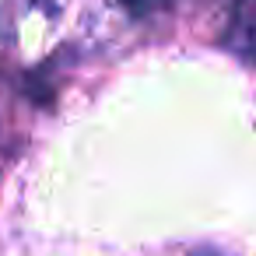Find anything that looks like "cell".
<instances>
[{
    "instance_id": "1",
    "label": "cell",
    "mask_w": 256,
    "mask_h": 256,
    "mask_svg": "<svg viewBox=\"0 0 256 256\" xmlns=\"http://www.w3.org/2000/svg\"><path fill=\"white\" fill-rule=\"evenodd\" d=\"M232 42L256 60V0H238L232 18Z\"/></svg>"
},
{
    "instance_id": "2",
    "label": "cell",
    "mask_w": 256,
    "mask_h": 256,
    "mask_svg": "<svg viewBox=\"0 0 256 256\" xmlns=\"http://www.w3.org/2000/svg\"><path fill=\"white\" fill-rule=\"evenodd\" d=\"M123 4V11L130 14V18H148V14H154L158 8H165V0H120Z\"/></svg>"
}]
</instances>
